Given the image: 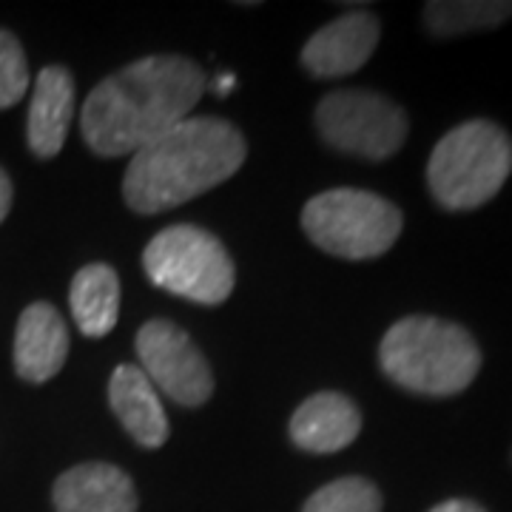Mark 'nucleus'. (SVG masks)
Returning <instances> with one entry per match:
<instances>
[{"label": "nucleus", "instance_id": "obj_1", "mask_svg": "<svg viewBox=\"0 0 512 512\" xmlns=\"http://www.w3.org/2000/svg\"><path fill=\"white\" fill-rule=\"evenodd\" d=\"M208 77L183 55L140 57L109 74L86 97L80 131L97 157H126L188 120Z\"/></svg>", "mask_w": 512, "mask_h": 512}, {"label": "nucleus", "instance_id": "obj_2", "mask_svg": "<svg viewBox=\"0 0 512 512\" xmlns=\"http://www.w3.org/2000/svg\"><path fill=\"white\" fill-rule=\"evenodd\" d=\"M245 157L248 146L234 123L222 117H188L131 154L123 197L137 214L171 211L231 180Z\"/></svg>", "mask_w": 512, "mask_h": 512}, {"label": "nucleus", "instance_id": "obj_3", "mask_svg": "<svg viewBox=\"0 0 512 512\" xmlns=\"http://www.w3.org/2000/svg\"><path fill=\"white\" fill-rule=\"evenodd\" d=\"M379 365L407 393L447 399L476 382L481 348L473 333L456 322L413 313L384 333Z\"/></svg>", "mask_w": 512, "mask_h": 512}, {"label": "nucleus", "instance_id": "obj_4", "mask_svg": "<svg viewBox=\"0 0 512 512\" xmlns=\"http://www.w3.org/2000/svg\"><path fill=\"white\" fill-rule=\"evenodd\" d=\"M512 174V137L493 120H467L441 137L430 163L427 185L447 211H473L490 202Z\"/></svg>", "mask_w": 512, "mask_h": 512}, {"label": "nucleus", "instance_id": "obj_5", "mask_svg": "<svg viewBox=\"0 0 512 512\" xmlns=\"http://www.w3.org/2000/svg\"><path fill=\"white\" fill-rule=\"evenodd\" d=\"M302 228L325 254L362 262L387 254L402 237L399 205L362 188H330L302 208Z\"/></svg>", "mask_w": 512, "mask_h": 512}, {"label": "nucleus", "instance_id": "obj_6", "mask_svg": "<svg viewBox=\"0 0 512 512\" xmlns=\"http://www.w3.org/2000/svg\"><path fill=\"white\" fill-rule=\"evenodd\" d=\"M143 271L154 288L197 305H222L237 282L228 248L200 225H168L143 251Z\"/></svg>", "mask_w": 512, "mask_h": 512}, {"label": "nucleus", "instance_id": "obj_7", "mask_svg": "<svg viewBox=\"0 0 512 512\" xmlns=\"http://www.w3.org/2000/svg\"><path fill=\"white\" fill-rule=\"evenodd\" d=\"M316 128L330 148L370 163H382L399 154L410 134L402 106L367 89L325 94L316 106Z\"/></svg>", "mask_w": 512, "mask_h": 512}, {"label": "nucleus", "instance_id": "obj_8", "mask_svg": "<svg viewBox=\"0 0 512 512\" xmlns=\"http://www.w3.org/2000/svg\"><path fill=\"white\" fill-rule=\"evenodd\" d=\"M148 382L183 407H200L214 393V376L194 339L168 319H151L134 339Z\"/></svg>", "mask_w": 512, "mask_h": 512}, {"label": "nucleus", "instance_id": "obj_9", "mask_svg": "<svg viewBox=\"0 0 512 512\" xmlns=\"http://www.w3.org/2000/svg\"><path fill=\"white\" fill-rule=\"evenodd\" d=\"M379 37L382 26L373 12H348L311 35L299 60L319 80L348 77L370 60L379 46Z\"/></svg>", "mask_w": 512, "mask_h": 512}, {"label": "nucleus", "instance_id": "obj_10", "mask_svg": "<svg viewBox=\"0 0 512 512\" xmlns=\"http://www.w3.org/2000/svg\"><path fill=\"white\" fill-rule=\"evenodd\" d=\"M69 356V328L55 305L35 302L20 313L15 330V370L23 382L55 379Z\"/></svg>", "mask_w": 512, "mask_h": 512}, {"label": "nucleus", "instance_id": "obj_11", "mask_svg": "<svg viewBox=\"0 0 512 512\" xmlns=\"http://www.w3.org/2000/svg\"><path fill=\"white\" fill-rule=\"evenodd\" d=\"M55 512H137V490L126 470L86 461L66 470L52 487Z\"/></svg>", "mask_w": 512, "mask_h": 512}, {"label": "nucleus", "instance_id": "obj_12", "mask_svg": "<svg viewBox=\"0 0 512 512\" xmlns=\"http://www.w3.org/2000/svg\"><path fill=\"white\" fill-rule=\"evenodd\" d=\"M291 441L305 453H339L362 433V413L342 393H316L293 410L288 424Z\"/></svg>", "mask_w": 512, "mask_h": 512}, {"label": "nucleus", "instance_id": "obj_13", "mask_svg": "<svg viewBox=\"0 0 512 512\" xmlns=\"http://www.w3.org/2000/svg\"><path fill=\"white\" fill-rule=\"evenodd\" d=\"M74 117V77L66 66H46L35 77L26 143L40 160H52L69 137Z\"/></svg>", "mask_w": 512, "mask_h": 512}, {"label": "nucleus", "instance_id": "obj_14", "mask_svg": "<svg viewBox=\"0 0 512 512\" xmlns=\"http://www.w3.org/2000/svg\"><path fill=\"white\" fill-rule=\"evenodd\" d=\"M109 404L120 419L123 430L146 450L163 447L171 436V424L165 416L157 387L134 365L114 367L109 379Z\"/></svg>", "mask_w": 512, "mask_h": 512}, {"label": "nucleus", "instance_id": "obj_15", "mask_svg": "<svg viewBox=\"0 0 512 512\" xmlns=\"http://www.w3.org/2000/svg\"><path fill=\"white\" fill-rule=\"evenodd\" d=\"M69 305L77 330L89 339L109 336L120 319V279L106 262L80 268L69 288Z\"/></svg>", "mask_w": 512, "mask_h": 512}, {"label": "nucleus", "instance_id": "obj_16", "mask_svg": "<svg viewBox=\"0 0 512 512\" xmlns=\"http://www.w3.org/2000/svg\"><path fill=\"white\" fill-rule=\"evenodd\" d=\"M512 18L510 0H430L424 3V26L433 37H461L490 32Z\"/></svg>", "mask_w": 512, "mask_h": 512}, {"label": "nucleus", "instance_id": "obj_17", "mask_svg": "<svg viewBox=\"0 0 512 512\" xmlns=\"http://www.w3.org/2000/svg\"><path fill=\"white\" fill-rule=\"evenodd\" d=\"M302 512H382V493L362 476L336 478L316 490Z\"/></svg>", "mask_w": 512, "mask_h": 512}, {"label": "nucleus", "instance_id": "obj_18", "mask_svg": "<svg viewBox=\"0 0 512 512\" xmlns=\"http://www.w3.org/2000/svg\"><path fill=\"white\" fill-rule=\"evenodd\" d=\"M29 92V60L12 32L0 29V109H12Z\"/></svg>", "mask_w": 512, "mask_h": 512}, {"label": "nucleus", "instance_id": "obj_19", "mask_svg": "<svg viewBox=\"0 0 512 512\" xmlns=\"http://www.w3.org/2000/svg\"><path fill=\"white\" fill-rule=\"evenodd\" d=\"M430 512H484V507H478L470 498H450V501H441L439 507H433Z\"/></svg>", "mask_w": 512, "mask_h": 512}, {"label": "nucleus", "instance_id": "obj_20", "mask_svg": "<svg viewBox=\"0 0 512 512\" xmlns=\"http://www.w3.org/2000/svg\"><path fill=\"white\" fill-rule=\"evenodd\" d=\"M9 208H12V180H9V174L0 168V222L9 217Z\"/></svg>", "mask_w": 512, "mask_h": 512}, {"label": "nucleus", "instance_id": "obj_21", "mask_svg": "<svg viewBox=\"0 0 512 512\" xmlns=\"http://www.w3.org/2000/svg\"><path fill=\"white\" fill-rule=\"evenodd\" d=\"M234 86H237V77H234V74H220V77H217V83H214V89H217L220 94L231 92Z\"/></svg>", "mask_w": 512, "mask_h": 512}]
</instances>
